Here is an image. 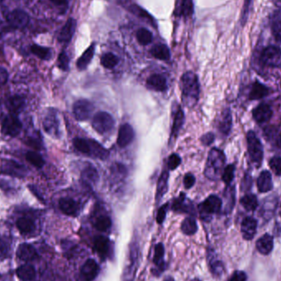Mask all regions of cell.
Here are the masks:
<instances>
[{
  "instance_id": "6da1fadb",
  "label": "cell",
  "mask_w": 281,
  "mask_h": 281,
  "mask_svg": "<svg viewBox=\"0 0 281 281\" xmlns=\"http://www.w3.org/2000/svg\"><path fill=\"white\" fill-rule=\"evenodd\" d=\"M182 99L185 106L193 108L198 101L200 84L198 78L194 72L188 71L183 73L180 82Z\"/></svg>"
},
{
  "instance_id": "7a4b0ae2",
  "label": "cell",
  "mask_w": 281,
  "mask_h": 281,
  "mask_svg": "<svg viewBox=\"0 0 281 281\" xmlns=\"http://www.w3.org/2000/svg\"><path fill=\"white\" fill-rule=\"evenodd\" d=\"M225 155L222 150L213 148L210 150L205 168V176L211 180H217L222 176L225 169Z\"/></svg>"
},
{
  "instance_id": "3957f363",
  "label": "cell",
  "mask_w": 281,
  "mask_h": 281,
  "mask_svg": "<svg viewBox=\"0 0 281 281\" xmlns=\"http://www.w3.org/2000/svg\"><path fill=\"white\" fill-rule=\"evenodd\" d=\"M73 146L78 151L88 155L91 158L105 161L110 155L109 150L95 140L77 137L73 140Z\"/></svg>"
},
{
  "instance_id": "277c9868",
  "label": "cell",
  "mask_w": 281,
  "mask_h": 281,
  "mask_svg": "<svg viewBox=\"0 0 281 281\" xmlns=\"http://www.w3.org/2000/svg\"><path fill=\"white\" fill-rule=\"evenodd\" d=\"M247 142L249 156L252 163L259 168L263 160V148L262 142L253 131H249L247 135Z\"/></svg>"
},
{
  "instance_id": "5b68a950",
  "label": "cell",
  "mask_w": 281,
  "mask_h": 281,
  "mask_svg": "<svg viewBox=\"0 0 281 281\" xmlns=\"http://www.w3.org/2000/svg\"><path fill=\"white\" fill-rule=\"evenodd\" d=\"M222 207V201L216 195H211L199 205V212L201 219L209 221L212 215L219 213Z\"/></svg>"
},
{
  "instance_id": "8992f818",
  "label": "cell",
  "mask_w": 281,
  "mask_h": 281,
  "mask_svg": "<svg viewBox=\"0 0 281 281\" xmlns=\"http://www.w3.org/2000/svg\"><path fill=\"white\" fill-rule=\"evenodd\" d=\"M116 124V121L109 113L100 111L95 115L92 119L94 130L99 134H105L111 131Z\"/></svg>"
},
{
  "instance_id": "52a82bcc",
  "label": "cell",
  "mask_w": 281,
  "mask_h": 281,
  "mask_svg": "<svg viewBox=\"0 0 281 281\" xmlns=\"http://www.w3.org/2000/svg\"><path fill=\"white\" fill-rule=\"evenodd\" d=\"M261 62L267 67H281V49L275 46H268L264 49L261 54Z\"/></svg>"
},
{
  "instance_id": "ba28073f",
  "label": "cell",
  "mask_w": 281,
  "mask_h": 281,
  "mask_svg": "<svg viewBox=\"0 0 281 281\" xmlns=\"http://www.w3.org/2000/svg\"><path fill=\"white\" fill-rule=\"evenodd\" d=\"M94 109L93 104L88 99H78L73 104V115L77 120L84 122L91 118Z\"/></svg>"
},
{
  "instance_id": "9c48e42d",
  "label": "cell",
  "mask_w": 281,
  "mask_h": 281,
  "mask_svg": "<svg viewBox=\"0 0 281 281\" xmlns=\"http://www.w3.org/2000/svg\"><path fill=\"white\" fill-rule=\"evenodd\" d=\"M22 124L15 115L10 114L3 118L1 123L2 132L9 137H17L22 131Z\"/></svg>"
},
{
  "instance_id": "30bf717a",
  "label": "cell",
  "mask_w": 281,
  "mask_h": 281,
  "mask_svg": "<svg viewBox=\"0 0 281 281\" xmlns=\"http://www.w3.org/2000/svg\"><path fill=\"white\" fill-rule=\"evenodd\" d=\"M43 126L45 131L54 137H59L60 131H59V120L57 115L56 110L54 109H50L46 114V117L44 118Z\"/></svg>"
},
{
  "instance_id": "8fae6325",
  "label": "cell",
  "mask_w": 281,
  "mask_h": 281,
  "mask_svg": "<svg viewBox=\"0 0 281 281\" xmlns=\"http://www.w3.org/2000/svg\"><path fill=\"white\" fill-rule=\"evenodd\" d=\"M7 22L16 29H24L29 24L30 17L22 9H14L7 15Z\"/></svg>"
},
{
  "instance_id": "7c38bea8",
  "label": "cell",
  "mask_w": 281,
  "mask_h": 281,
  "mask_svg": "<svg viewBox=\"0 0 281 281\" xmlns=\"http://www.w3.org/2000/svg\"><path fill=\"white\" fill-rule=\"evenodd\" d=\"M1 172L3 174L17 178H23L27 174V169L25 168V166L15 161H4L1 166Z\"/></svg>"
},
{
  "instance_id": "4fadbf2b",
  "label": "cell",
  "mask_w": 281,
  "mask_h": 281,
  "mask_svg": "<svg viewBox=\"0 0 281 281\" xmlns=\"http://www.w3.org/2000/svg\"><path fill=\"white\" fill-rule=\"evenodd\" d=\"M99 272V266L93 259H88L81 268V276L83 281H93Z\"/></svg>"
},
{
  "instance_id": "5bb4252c",
  "label": "cell",
  "mask_w": 281,
  "mask_h": 281,
  "mask_svg": "<svg viewBox=\"0 0 281 281\" xmlns=\"http://www.w3.org/2000/svg\"><path fill=\"white\" fill-rule=\"evenodd\" d=\"M172 210L174 212H180V213L195 215V210L193 207V203L187 198V197L183 193H180V195L176 199H174Z\"/></svg>"
},
{
  "instance_id": "9a60e30c",
  "label": "cell",
  "mask_w": 281,
  "mask_h": 281,
  "mask_svg": "<svg viewBox=\"0 0 281 281\" xmlns=\"http://www.w3.org/2000/svg\"><path fill=\"white\" fill-rule=\"evenodd\" d=\"M135 137V132H134L132 127L129 123H124L121 125L118 130V139L117 143L118 147L121 148H126L129 146Z\"/></svg>"
},
{
  "instance_id": "2e32d148",
  "label": "cell",
  "mask_w": 281,
  "mask_h": 281,
  "mask_svg": "<svg viewBox=\"0 0 281 281\" xmlns=\"http://www.w3.org/2000/svg\"><path fill=\"white\" fill-rule=\"evenodd\" d=\"M59 209L64 214L69 216H77L80 212V205L74 199L63 198L59 200Z\"/></svg>"
},
{
  "instance_id": "e0dca14e",
  "label": "cell",
  "mask_w": 281,
  "mask_h": 281,
  "mask_svg": "<svg viewBox=\"0 0 281 281\" xmlns=\"http://www.w3.org/2000/svg\"><path fill=\"white\" fill-rule=\"evenodd\" d=\"M76 27H77V21L75 19L72 18V17L68 19L59 33V36H58L59 42L63 44L69 43L75 33Z\"/></svg>"
},
{
  "instance_id": "ac0fdd59",
  "label": "cell",
  "mask_w": 281,
  "mask_h": 281,
  "mask_svg": "<svg viewBox=\"0 0 281 281\" xmlns=\"http://www.w3.org/2000/svg\"><path fill=\"white\" fill-rule=\"evenodd\" d=\"M94 248L102 259H105L110 256L111 251L110 239L105 236L99 235L95 238Z\"/></svg>"
},
{
  "instance_id": "d6986e66",
  "label": "cell",
  "mask_w": 281,
  "mask_h": 281,
  "mask_svg": "<svg viewBox=\"0 0 281 281\" xmlns=\"http://www.w3.org/2000/svg\"><path fill=\"white\" fill-rule=\"evenodd\" d=\"M147 87L151 91L163 92L168 89L167 80L161 74H152L147 80Z\"/></svg>"
},
{
  "instance_id": "ffe728a7",
  "label": "cell",
  "mask_w": 281,
  "mask_h": 281,
  "mask_svg": "<svg viewBox=\"0 0 281 281\" xmlns=\"http://www.w3.org/2000/svg\"><path fill=\"white\" fill-rule=\"evenodd\" d=\"M257 222L253 217H246L241 225V232L244 239L252 240L257 233Z\"/></svg>"
},
{
  "instance_id": "44dd1931",
  "label": "cell",
  "mask_w": 281,
  "mask_h": 281,
  "mask_svg": "<svg viewBox=\"0 0 281 281\" xmlns=\"http://www.w3.org/2000/svg\"><path fill=\"white\" fill-rule=\"evenodd\" d=\"M184 119L185 116L183 110L181 109V107L178 108V110L174 112L169 142H173L176 139L178 135L180 133V130L182 129L183 123H184Z\"/></svg>"
},
{
  "instance_id": "7402d4cb",
  "label": "cell",
  "mask_w": 281,
  "mask_h": 281,
  "mask_svg": "<svg viewBox=\"0 0 281 281\" xmlns=\"http://www.w3.org/2000/svg\"><path fill=\"white\" fill-rule=\"evenodd\" d=\"M81 178L83 180L84 184L91 187L92 185L96 184L99 180V173L97 169L91 164H88L85 166V168L83 169Z\"/></svg>"
},
{
  "instance_id": "603a6c76",
  "label": "cell",
  "mask_w": 281,
  "mask_h": 281,
  "mask_svg": "<svg viewBox=\"0 0 281 281\" xmlns=\"http://www.w3.org/2000/svg\"><path fill=\"white\" fill-rule=\"evenodd\" d=\"M17 256L19 259L25 262H33L39 257L34 247L28 244H22L18 247L17 250Z\"/></svg>"
},
{
  "instance_id": "cb8c5ba5",
  "label": "cell",
  "mask_w": 281,
  "mask_h": 281,
  "mask_svg": "<svg viewBox=\"0 0 281 281\" xmlns=\"http://www.w3.org/2000/svg\"><path fill=\"white\" fill-rule=\"evenodd\" d=\"M165 248L163 244L160 243L157 244L155 248V254H154V264L155 265V275H160L162 273L165 268Z\"/></svg>"
},
{
  "instance_id": "d4e9b609",
  "label": "cell",
  "mask_w": 281,
  "mask_h": 281,
  "mask_svg": "<svg viewBox=\"0 0 281 281\" xmlns=\"http://www.w3.org/2000/svg\"><path fill=\"white\" fill-rule=\"evenodd\" d=\"M252 116L257 123H265L272 117V110L266 104H261L253 110Z\"/></svg>"
},
{
  "instance_id": "484cf974",
  "label": "cell",
  "mask_w": 281,
  "mask_h": 281,
  "mask_svg": "<svg viewBox=\"0 0 281 281\" xmlns=\"http://www.w3.org/2000/svg\"><path fill=\"white\" fill-rule=\"evenodd\" d=\"M232 128V116L231 110L226 109L223 111L218 123V129L224 136H228Z\"/></svg>"
},
{
  "instance_id": "4316f807",
  "label": "cell",
  "mask_w": 281,
  "mask_h": 281,
  "mask_svg": "<svg viewBox=\"0 0 281 281\" xmlns=\"http://www.w3.org/2000/svg\"><path fill=\"white\" fill-rule=\"evenodd\" d=\"M257 251L263 255H268L272 251L274 247V239L269 233H265L258 239L256 244Z\"/></svg>"
},
{
  "instance_id": "83f0119b",
  "label": "cell",
  "mask_w": 281,
  "mask_h": 281,
  "mask_svg": "<svg viewBox=\"0 0 281 281\" xmlns=\"http://www.w3.org/2000/svg\"><path fill=\"white\" fill-rule=\"evenodd\" d=\"M257 187L261 193H267L273 188L272 176L270 172L264 170L260 174L257 179Z\"/></svg>"
},
{
  "instance_id": "f1b7e54d",
  "label": "cell",
  "mask_w": 281,
  "mask_h": 281,
  "mask_svg": "<svg viewBox=\"0 0 281 281\" xmlns=\"http://www.w3.org/2000/svg\"><path fill=\"white\" fill-rule=\"evenodd\" d=\"M127 9L135 16L145 19L152 27H156L155 19L153 18L152 16L148 11H146L144 8H142L139 5H137L136 3H129V5H127Z\"/></svg>"
},
{
  "instance_id": "f546056e",
  "label": "cell",
  "mask_w": 281,
  "mask_h": 281,
  "mask_svg": "<svg viewBox=\"0 0 281 281\" xmlns=\"http://www.w3.org/2000/svg\"><path fill=\"white\" fill-rule=\"evenodd\" d=\"M26 105V100L23 97L21 96H13L9 97L7 101L6 105L8 107V110L11 112L13 115H16L21 112L24 109Z\"/></svg>"
},
{
  "instance_id": "4dcf8cb0",
  "label": "cell",
  "mask_w": 281,
  "mask_h": 281,
  "mask_svg": "<svg viewBox=\"0 0 281 281\" xmlns=\"http://www.w3.org/2000/svg\"><path fill=\"white\" fill-rule=\"evenodd\" d=\"M194 12L193 0H180V4L177 6L174 15L177 17H188L192 16Z\"/></svg>"
},
{
  "instance_id": "1f68e13d",
  "label": "cell",
  "mask_w": 281,
  "mask_h": 281,
  "mask_svg": "<svg viewBox=\"0 0 281 281\" xmlns=\"http://www.w3.org/2000/svg\"><path fill=\"white\" fill-rule=\"evenodd\" d=\"M95 50H96V46H95V44H91V46H89L85 52L82 54V56L78 59V62H77V67H78V69L80 71L86 69L93 59Z\"/></svg>"
},
{
  "instance_id": "d6a6232c",
  "label": "cell",
  "mask_w": 281,
  "mask_h": 281,
  "mask_svg": "<svg viewBox=\"0 0 281 281\" xmlns=\"http://www.w3.org/2000/svg\"><path fill=\"white\" fill-rule=\"evenodd\" d=\"M168 180H169V172L167 170H164L159 178L157 188H156L155 200L157 202L163 198L168 191Z\"/></svg>"
},
{
  "instance_id": "836d02e7",
  "label": "cell",
  "mask_w": 281,
  "mask_h": 281,
  "mask_svg": "<svg viewBox=\"0 0 281 281\" xmlns=\"http://www.w3.org/2000/svg\"><path fill=\"white\" fill-rule=\"evenodd\" d=\"M150 54L155 59L159 60L167 61L170 59V51L168 46L165 44H158L156 46H153L150 50Z\"/></svg>"
},
{
  "instance_id": "e575fe53",
  "label": "cell",
  "mask_w": 281,
  "mask_h": 281,
  "mask_svg": "<svg viewBox=\"0 0 281 281\" xmlns=\"http://www.w3.org/2000/svg\"><path fill=\"white\" fill-rule=\"evenodd\" d=\"M269 93V90H268L266 86H264L262 83L259 82H255L252 84V88L249 93V99H263L264 97L267 96Z\"/></svg>"
},
{
  "instance_id": "d590c367",
  "label": "cell",
  "mask_w": 281,
  "mask_h": 281,
  "mask_svg": "<svg viewBox=\"0 0 281 281\" xmlns=\"http://www.w3.org/2000/svg\"><path fill=\"white\" fill-rule=\"evenodd\" d=\"M17 276L22 281H33L35 277V270L34 266L31 265H21L17 269Z\"/></svg>"
},
{
  "instance_id": "8d00e7d4",
  "label": "cell",
  "mask_w": 281,
  "mask_h": 281,
  "mask_svg": "<svg viewBox=\"0 0 281 281\" xmlns=\"http://www.w3.org/2000/svg\"><path fill=\"white\" fill-rule=\"evenodd\" d=\"M16 225L18 231L24 234L33 233L35 227L34 221L27 217L19 218L18 220H17Z\"/></svg>"
},
{
  "instance_id": "74e56055",
  "label": "cell",
  "mask_w": 281,
  "mask_h": 281,
  "mask_svg": "<svg viewBox=\"0 0 281 281\" xmlns=\"http://www.w3.org/2000/svg\"><path fill=\"white\" fill-rule=\"evenodd\" d=\"M225 213H231V211L233 210V206L235 203V189L234 187L232 186H228L225 192Z\"/></svg>"
},
{
  "instance_id": "f35d334b",
  "label": "cell",
  "mask_w": 281,
  "mask_h": 281,
  "mask_svg": "<svg viewBox=\"0 0 281 281\" xmlns=\"http://www.w3.org/2000/svg\"><path fill=\"white\" fill-rule=\"evenodd\" d=\"M181 231L186 235H193L198 231V224L193 217L185 218L181 225Z\"/></svg>"
},
{
  "instance_id": "ab89813d",
  "label": "cell",
  "mask_w": 281,
  "mask_h": 281,
  "mask_svg": "<svg viewBox=\"0 0 281 281\" xmlns=\"http://www.w3.org/2000/svg\"><path fill=\"white\" fill-rule=\"evenodd\" d=\"M271 31L274 37L281 43V10L276 11L274 14L271 22Z\"/></svg>"
},
{
  "instance_id": "60d3db41",
  "label": "cell",
  "mask_w": 281,
  "mask_h": 281,
  "mask_svg": "<svg viewBox=\"0 0 281 281\" xmlns=\"http://www.w3.org/2000/svg\"><path fill=\"white\" fill-rule=\"evenodd\" d=\"M31 52L42 60H50L52 57V50L50 49L35 44L31 46Z\"/></svg>"
},
{
  "instance_id": "b9f144b4",
  "label": "cell",
  "mask_w": 281,
  "mask_h": 281,
  "mask_svg": "<svg viewBox=\"0 0 281 281\" xmlns=\"http://www.w3.org/2000/svg\"><path fill=\"white\" fill-rule=\"evenodd\" d=\"M276 209V199H269L265 201L261 210L262 216L266 220H270L273 216L275 210Z\"/></svg>"
},
{
  "instance_id": "7bdbcfd3",
  "label": "cell",
  "mask_w": 281,
  "mask_h": 281,
  "mask_svg": "<svg viewBox=\"0 0 281 281\" xmlns=\"http://www.w3.org/2000/svg\"><path fill=\"white\" fill-rule=\"evenodd\" d=\"M240 203L242 206H244V209L247 210L248 212H253L257 209V206H258L257 197L253 194H247L243 197Z\"/></svg>"
},
{
  "instance_id": "ee69618b",
  "label": "cell",
  "mask_w": 281,
  "mask_h": 281,
  "mask_svg": "<svg viewBox=\"0 0 281 281\" xmlns=\"http://www.w3.org/2000/svg\"><path fill=\"white\" fill-rule=\"evenodd\" d=\"M119 59L116 56V54L112 53H106L101 57L100 63L103 67L108 69H112L114 67L118 65Z\"/></svg>"
},
{
  "instance_id": "f6af8a7d",
  "label": "cell",
  "mask_w": 281,
  "mask_h": 281,
  "mask_svg": "<svg viewBox=\"0 0 281 281\" xmlns=\"http://www.w3.org/2000/svg\"><path fill=\"white\" fill-rule=\"evenodd\" d=\"M94 225L97 231L105 232V231H109L112 226V221L110 217L107 215H101L97 218Z\"/></svg>"
},
{
  "instance_id": "bcb514c9",
  "label": "cell",
  "mask_w": 281,
  "mask_h": 281,
  "mask_svg": "<svg viewBox=\"0 0 281 281\" xmlns=\"http://www.w3.org/2000/svg\"><path fill=\"white\" fill-rule=\"evenodd\" d=\"M26 159L29 163L32 164L36 168H42L45 165L43 157L39 153L35 152L33 150L27 151V154H26Z\"/></svg>"
},
{
  "instance_id": "7dc6e473",
  "label": "cell",
  "mask_w": 281,
  "mask_h": 281,
  "mask_svg": "<svg viewBox=\"0 0 281 281\" xmlns=\"http://www.w3.org/2000/svg\"><path fill=\"white\" fill-rule=\"evenodd\" d=\"M137 40L142 46H148L152 42L153 35L150 31H148L146 28H141L137 31Z\"/></svg>"
},
{
  "instance_id": "c3c4849f",
  "label": "cell",
  "mask_w": 281,
  "mask_h": 281,
  "mask_svg": "<svg viewBox=\"0 0 281 281\" xmlns=\"http://www.w3.org/2000/svg\"><path fill=\"white\" fill-rule=\"evenodd\" d=\"M234 171H235V167L233 165H230L227 167H225L223 172L222 178L223 181L225 184L231 185V182L233 181V178H234Z\"/></svg>"
},
{
  "instance_id": "681fc988",
  "label": "cell",
  "mask_w": 281,
  "mask_h": 281,
  "mask_svg": "<svg viewBox=\"0 0 281 281\" xmlns=\"http://www.w3.org/2000/svg\"><path fill=\"white\" fill-rule=\"evenodd\" d=\"M69 57L67 55L65 51H62L58 57V67L63 71L67 72L69 70Z\"/></svg>"
},
{
  "instance_id": "f907efd6",
  "label": "cell",
  "mask_w": 281,
  "mask_h": 281,
  "mask_svg": "<svg viewBox=\"0 0 281 281\" xmlns=\"http://www.w3.org/2000/svg\"><path fill=\"white\" fill-rule=\"evenodd\" d=\"M210 266L215 276H220L224 272V265L220 261H210Z\"/></svg>"
},
{
  "instance_id": "816d5d0a",
  "label": "cell",
  "mask_w": 281,
  "mask_h": 281,
  "mask_svg": "<svg viewBox=\"0 0 281 281\" xmlns=\"http://www.w3.org/2000/svg\"><path fill=\"white\" fill-rule=\"evenodd\" d=\"M270 169L277 175L281 176V157L275 156L270 161Z\"/></svg>"
},
{
  "instance_id": "f5cc1de1",
  "label": "cell",
  "mask_w": 281,
  "mask_h": 281,
  "mask_svg": "<svg viewBox=\"0 0 281 281\" xmlns=\"http://www.w3.org/2000/svg\"><path fill=\"white\" fill-rule=\"evenodd\" d=\"M252 1H253V0H244L243 10H242V25H244L246 23L248 17L250 8H251V6H252Z\"/></svg>"
},
{
  "instance_id": "db71d44e",
  "label": "cell",
  "mask_w": 281,
  "mask_h": 281,
  "mask_svg": "<svg viewBox=\"0 0 281 281\" xmlns=\"http://www.w3.org/2000/svg\"><path fill=\"white\" fill-rule=\"evenodd\" d=\"M181 164V157L177 154H172L168 159V168L170 170L176 169Z\"/></svg>"
},
{
  "instance_id": "11a10c76",
  "label": "cell",
  "mask_w": 281,
  "mask_h": 281,
  "mask_svg": "<svg viewBox=\"0 0 281 281\" xmlns=\"http://www.w3.org/2000/svg\"><path fill=\"white\" fill-rule=\"evenodd\" d=\"M168 206H169V203H165L163 206H161V208L159 209L158 212H157V215H156V221H157L158 224H162L164 222V220H165Z\"/></svg>"
},
{
  "instance_id": "9f6ffc18",
  "label": "cell",
  "mask_w": 281,
  "mask_h": 281,
  "mask_svg": "<svg viewBox=\"0 0 281 281\" xmlns=\"http://www.w3.org/2000/svg\"><path fill=\"white\" fill-rule=\"evenodd\" d=\"M196 182V178L193 174L188 173L185 174L184 179H183V185H184L186 189H190L194 186Z\"/></svg>"
},
{
  "instance_id": "6f0895ef",
  "label": "cell",
  "mask_w": 281,
  "mask_h": 281,
  "mask_svg": "<svg viewBox=\"0 0 281 281\" xmlns=\"http://www.w3.org/2000/svg\"><path fill=\"white\" fill-rule=\"evenodd\" d=\"M200 141H201V143L204 146H210L212 145L215 141V134L213 132H207V133H205L204 135L201 136V138H200Z\"/></svg>"
},
{
  "instance_id": "680465c9",
  "label": "cell",
  "mask_w": 281,
  "mask_h": 281,
  "mask_svg": "<svg viewBox=\"0 0 281 281\" xmlns=\"http://www.w3.org/2000/svg\"><path fill=\"white\" fill-rule=\"evenodd\" d=\"M247 278L248 277L245 272L241 270H237L235 272H233V275L228 281H247Z\"/></svg>"
},
{
  "instance_id": "91938a15",
  "label": "cell",
  "mask_w": 281,
  "mask_h": 281,
  "mask_svg": "<svg viewBox=\"0 0 281 281\" xmlns=\"http://www.w3.org/2000/svg\"><path fill=\"white\" fill-rule=\"evenodd\" d=\"M27 144L35 148V149H41L42 148V141L39 137H30L27 141Z\"/></svg>"
},
{
  "instance_id": "94428289",
  "label": "cell",
  "mask_w": 281,
  "mask_h": 281,
  "mask_svg": "<svg viewBox=\"0 0 281 281\" xmlns=\"http://www.w3.org/2000/svg\"><path fill=\"white\" fill-rule=\"evenodd\" d=\"M8 248L5 242L0 239V260L3 259L7 256Z\"/></svg>"
},
{
  "instance_id": "6125c7cd",
  "label": "cell",
  "mask_w": 281,
  "mask_h": 281,
  "mask_svg": "<svg viewBox=\"0 0 281 281\" xmlns=\"http://www.w3.org/2000/svg\"><path fill=\"white\" fill-rule=\"evenodd\" d=\"M8 72L3 67H0V86L4 85L8 81Z\"/></svg>"
},
{
  "instance_id": "be15d7a7",
  "label": "cell",
  "mask_w": 281,
  "mask_h": 281,
  "mask_svg": "<svg viewBox=\"0 0 281 281\" xmlns=\"http://www.w3.org/2000/svg\"><path fill=\"white\" fill-rule=\"evenodd\" d=\"M50 2L56 6H64L67 4V0H50Z\"/></svg>"
},
{
  "instance_id": "e7e4bbea",
  "label": "cell",
  "mask_w": 281,
  "mask_h": 281,
  "mask_svg": "<svg viewBox=\"0 0 281 281\" xmlns=\"http://www.w3.org/2000/svg\"><path fill=\"white\" fill-rule=\"evenodd\" d=\"M278 145L279 147L281 148V134L280 135V137L278 138Z\"/></svg>"
},
{
  "instance_id": "03108f58",
  "label": "cell",
  "mask_w": 281,
  "mask_h": 281,
  "mask_svg": "<svg viewBox=\"0 0 281 281\" xmlns=\"http://www.w3.org/2000/svg\"><path fill=\"white\" fill-rule=\"evenodd\" d=\"M200 281V280H198V279H193V281Z\"/></svg>"
},
{
  "instance_id": "003e7915",
  "label": "cell",
  "mask_w": 281,
  "mask_h": 281,
  "mask_svg": "<svg viewBox=\"0 0 281 281\" xmlns=\"http://www.w3.org/2000/svg\"><path fill=\"white\" fill-rule=\"evenodd\" d=\"M280 215H281V210H280Z\"/></svg>"
}]
</instances>
